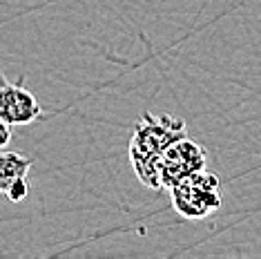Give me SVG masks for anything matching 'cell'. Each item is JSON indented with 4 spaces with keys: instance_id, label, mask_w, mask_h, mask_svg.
I'll return each mask as SVG.
<instances>
[{
    "instance_id": "6da1fadb",
    "label": "cell",
    "mask_w": 261,
    "mask_h": 259,
    "mask_svg": "<svg viewBox=\"0 0 261 259\" xmlns=\"http://www.w3.org/2000/svg\"><path fill=\"white\" fill-rule=\"evenodd\" d=\"M188 137L186 123L179 116L161 114L154 116L150 112L141 114L139 123L134 125V134L129 141V161L141 184L161 190L159 186V159L170 143Z\"/></svg>"
},
{
    "instance_id": "7a4b0ae2",
    "label": "cell",
    "mask_w": 261,
    "mask_h": 259,
    "mask_svg": "<svg viewBox=\"0 0 261 259\" xmlns=\"http://www.w3.org/2000/svg\"><path fill=\"white\" fill-rule=\"evenodd\" d=\"M172 205L186 219H205L221 208V181L207 170L183 176L179 184L170 188Z\"/></svg>"
},
{
    "instance_id": "3957f363",
    "label": "cell",
    "mask_w": 261,
    "mask_h": 259,
    "mask_svg": "<svg viewBox=\"0 0 261 259\" xmlns=\"http://www.w3.org/2000/svg\"><path fill=\"white\" fill-rule=\"evenodd\" d=\"M207 166V152L201 143L183 137L174 143H170L159 159V186L161 190H170L174 184H179L183 176L203 170Z\"/></svg>"
},
{
    "instance_id": "277c9868",
    "label": "cell",
    "mask_w": 261,
    "mask_h": 259,
    "mask_svg": "<svg viewBox=\"0 0 261 259\" xmlns=\"http://www.w3.org/2000/svg\"><path fill=\"white\" fill-rule=\"evenodd\" d=\"M43 116L38 98L20 83H11L0 72V119L9 127H20Z\"/></svg>"
},
{
    "instance_id": "5b68a950",
    "label": "cell",
    "mask_w": 261,
    "mask_h": 259,
    "mask_svg": "<svg viewBox=\"0 0 261 259\" xmlns=\"http://www.w3.org/2000/svg\"><path fill=\"white\" fill-rule=\"evenodd\" d=\"M32 168V159L18 154V152H0V192L18 176H27Z\"/></svg>"
},
{
    "instance_id": "8992f818",
    "label": "cell",
    "mask_w": 261,
    "mask_h": 259,
    "mask_svg": "<svg viewBox=\"0 0 261 259\" xmlns=\"http://www.w3.org/2000/svg\"><path fill=\"white\" fill-rule=\"evenodd\" d=\"M5 194H7V199H9L11 203L25 201L27 194H29V181H27V176H18V179H14V181H11V184L7 186Z\"/></svg>"
},
{
    "instance_id": "52a82bcc",
    "label": "cell",
    "mask_w": 261,
    "mask_h": 259,
    "mask_svg": "<svg viewBox=\"0 0 261 259\" xmlns=\"http://www.w3.org/2000/svg\"><path fill=\"white\" fill-rule=\"evenodd\" d=\"M9 141H11V127L3 119H0V150L7 148Z\"/></svg>"
}]
</instances>
